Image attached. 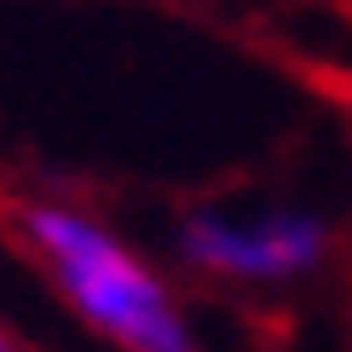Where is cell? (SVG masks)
Wrapping results in <instances>:
<instances>
[{
  "label": "cell",
  "mask_w": 352,
  "mask_h": 352,
  "mask_svg": "<svg viewBox=\"0 0 352 352\" xmlns=\"http://www.w3.org/2000/svg\"><path fill=\"white\" fill-rule=\"evenodd\" d=\"M18 219L29 248L52 266V277L64 283V295L76 300L87 324L116 335L127 352H190L168 289L151 272H139L127 248H116L98 226L64 208H18Z\"/></svg>",
  "instance_id": "1"
},
{
  "label": "cell",
  "mask_w": 352,
  "mask_h": 352,
  "mask_svg": "<svg viewBox=\"0 0 352 352\" xmlns=\"http://www.w3.org/2000/svg\"><path fill=\"white\" fill-rule=\"evenodd\" d=\"M318 226L300 214H272L260 226H226V219L202 214L185 226V248L202 266L219 272H248V277H283L318 260Z\"/></svg>",
  "instance_id": "2"
}]
</instances>
